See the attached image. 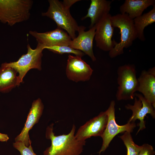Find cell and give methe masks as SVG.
<instances>
[{
    "instance_id": "obj_22",
    "label": "cell",
    "mask_w": 155,
    "mask_h": 155,
    "mask_svg": "<svg viewBox=\"0 0 155 155\" xmlns=\"http://www.w3.org/2000/svg\"><path fill=\"white\" fill-rule=\"evenodd\" d=\"M13 145V147L19 151L21 155H37L34 152L31 144L26 146L22 142H15Z\"/></svg>"
},
{
    "instance_id": "obj_24",
    "label": "cell",
    "mask_w": 155,
    "mask_h": 155,
    "mask_svg": "<svg viewBox=\"0 0 155 155\" xmlns=\"http://www.w3.org/2000/svg\"><path fill=\"white\" fill-rule=\"evenodd\" d=\"M80 0H64L62 2L63 5L67 8L69 9L71 7Z\"/></svg>"
},
{
    "instance_id": "obj_8",
    "label": "cell",
    "mask_w": 155,
    "mask_h": 155,
    "mask_svg": "<svg viewBox=\"0 0 155 155\" xmlns=\"http://www.w3.org/2000/svg\"><path fill=\"white\" fill-rule=\"evenodd\" d=\"M111 16L109 13L106 15L95 24L96 46L104 51H109L118 43L112 39L114 28L112 25Z\"/></svg>"
},
{
    "instance_id": "obj_10",
    "label": "cell",
    "mask_w": 155,
    "mask_h": 155,
    "mask_svg": "<svg viewBox=\"0 0 155 155\" xmlns=\"http://www.w3.org/2000/svg\"><path fill=\"white\" fill-rule=\"evenodd\" d=\"M134 98V103L133 105L129 104L125 105V108L131 110L132 114L128 122H135L139 119V128L137 134L141 130L146 128L145 122L144 120L146 115L149 114L153 118H155V108L152 104L146 100L143 96L140 94L135 93Z\"/></svg>"
},
{
    "instance_id": "obj_15",
    "label": "cell",
    "mask_w": 155,
    "mask_h": 155,
    "mask_svg": "<svg viewBox=\"0 0 155 155\" xmlns=\"http://www.w3.org/2000/svg\"><path fill=\"white\" fill-rule=\"evenodd\" d=\"M138 86L137 91L142 94L144 97L155 108V68L142 71L137 78Z\"/></svg>"
},
{
    "instance_id": "obj_7",
    "label": "cell",
    "mask_w": 155,
    "mask_h": 155,
    "mask_svg": "<svg viewBox=\"0 0 155 155\" xmlns=\"http://www.w3.org/2000/svg\"><path fill=\"white\" fill-rule=\"evenodd\" d=\"M115 102L112 100L108 109L106 111L108 117L107 124L101 137L102 139V147L98 152V155L105 151L114 137L119 133L128 131L132 132L136 127L135 122H127L123 125L117 124L115 121Z\"/></svg>"
},
{
    "instance_id": "obj_2",
    "label": "cell",
    "mask_w": 155,
    "mask_h": 155,
    "mask_svg": "<svg viewBox=\"0 0 155 155\" xmlns=\"http://www.w3.org/2000/svg\"><path fill=\"white\" fill-rule=\"evenodd\" d=\"M33 2L31 0H0V22L12 26L27 20Z\"/></svg>"
},
{
    "instance_id": "obj_16",
    "label": "cell",
    "mask_w": 155,
    "mask_h": 155,
    "mask_svg": "<svg viewBox=\"0 0 155 155\" xmlns=\"http://www.w3.org/2000/svg\"><path fill=\"white\" fill-rule=\"evenodd\" d=\"M87 14L82 18L91 19L90 28L97 24L104 16L109 13L112 1L106 0H91Z\"/></svg>"
},
{
    "instance_id": "obj_18",
    "label": "cell",
    "mask_w": 155,
    "mask_h": 155,
    "mask_svg": "<svg viewBox=\"0 0 155 155\" xmlns=\"http://www.w3.org/2000/svg\"><path fill=\"white\" fill-rule=\"evenodd\" d=\"M17 72L9 67H0V92L6 93L19 86Z\"/></svg>"
},
{
    "instance_id": "obj_3",
    "label": "cell",
    "mask_w": 155,
    "mask_h": 155,
    "mask_svg": "<svg viewBox=\"0 0 155 155\" xmlns=\"http://www.w3.org/2000/svg\"><path fill=\"white\" fill-rule=\"evenodd\" d=\"M111 18L112 26L119 28L121 34L120 41L109 52V57L114 58L123 54L124 49L131 46L137 37L133 19L127 14H117Z\"/></svg>"
},
{
    "instance_id": "obj_23",
    "label": "cell",
    "mask_w": 155,
    "mask_h": 155,
    "mask_svg": "<svg viewBox=\"0 0 155 155\" xmlns=\"http://www.w3.org/2000/svg\"><path fill=\"white\" fill-rule=\"evenodd\" d=\"M155 151L153 147L147 144L141 146V148L138 155H154Z\"/></svg>"
},
{
    "instance_id": "obj_25",
    "label": "cell",
    "mask_w": 155,
    "mask_h": 155,
    "mask_svg": "<svg viewBox=\"0 0 155 155\" xmlns=\"http://www.w3.org/2000/svg\"><path fill=\"white\" fill-rule=\"evenodd\" d=\"M9 140V137L6 134L0 133V141L2 142H7Z\"/></svg>"
},
{
    "instance_id": "obj_9",
    "label": "cell",
    "mask_w": 155,
    "mask_h": 155,
    "mask_svg": "<svg viewBox=\"0 0 155 155\" xmlns=\"http://www.w3.org/2000/svg\"><path fill=\"white\" fill-rule=\"evenodd\" d=\"M93 70L82 57L69 55L66 68V74L69 80L77 82L90 79Z\"/></svg>"
},
{
    "instance_id": "obj_14",
    "label": "cell",
    "mask_w": 155,
    "mask_h": 155,
    "mask_svg": "<svg viewBox=\"0 0 155 155\" xmlns=\"http://www.w3.org/2000/svg\"><path fill=\"white\" fill-rule=\"evenodd\" d=\"M86 27L79 26L77 31L78 35L72 40L69 46L75 49L79 50L88 55L93 61L96 60L93 50V41L95 34L96 26L95 25L87 31H85Z\"/></svg>"
},
{
    "instance_id": "obj_21",
    "label": "cell",
    "mask_w": 155,
    "mask_h": 155,
    "mask_svg": "<svg viewBox=\"0 0 155 155\" xmlns=\"http://www.w3.org/2000/svg\"><path fill=\"white\" fill-rule=\"evenodd\" d=\"M44 49H47L55 53L61 55L64 53H72L75 56L81 57L85 55L82 51L73 49L69 46H54L44 47Z\"/></svg>"
},
{
    "instance_id": "obj_20",
    "label": "cell",
    "mask_w": 155,
    "mask_h": 155,
    "mask_svg": "<svg viewBox=\"0 0 155 155\" xmlns=\"http://www.w3.org/2000/svg\"><path fill=\"white\" fill-rule=\"evenodd\" d=\"M119 137L123 141L127 150V155H138L141 148L134 142L131 132L126 131Z\"/></svg>"
},
{
    "instance_id": "obj_13",
    "label": "cell",
    "mask_w": 155,
    "mask_h": 155,
    "mask_svg": "<svg viewBox=\"0 0 155 155\" xmlns=\"http://www.w3.org/2000/svg\"><path fill=\"white\" fill-rule=\"evenodd\" d=\"M44 106L41 99L34 100L28 113L24 126L20 133L15 139V142H22L26 146L31 144L29 131L38 123L42 115Z\"/></svg>"
},
{
    "instance_id": "obj_17",
    "label": "cell",
    "mask_w": 155,
    "mask_h": 155,
    "mask_svg": "<svg viewBox=\"0 0 155 155\" xmlns=\"http://www.w3.org/2000/svg\"><path fill=\"white\" fill-rule=\"evenodd\" d=\"M155 5L154 0H125L120 6L122 14H127L132 19L142 15L144 11L150 6Z\"/></svg>"
},
{
    "instance_id": "obj_12",
    "label": "cell",
    "mask_w": 155,
    "mask_h": 155,
    "mask_svg": "<svg viewBox=\"0 0 155 155\" xmlns=\"http://www.w3.org/2000/svg\"><path fill=\"white\" fill-rule=\"evenodd\" d=\"M29 33L36 38L38 43L44 46V47L69 46L72 40L67 32L57 27L54 30L45 32L30 31Z\"/></svg>"
},
{
    "instance_id": "obj_4",
    "label": "cell",
    "mask_w": 155,
    "mask_h": 155,
    "mask_svg": "<svg viewBox=\"0 0 155 155\" xmlns=\"http://www.w3.org/2000/svg\"><path fill=\"white\" fill-rule=\"evenodd\" d=\"M49 7L47 11L42 13L43 16H46L53 20L57 28L64 29L72 40L76 37V32L79 27L77 23L62 2L58 0H49Z\"/></svg>"
},
{
    "instance_id": "obj_11",
    "label": "cell",
    "mask_w": 155,
    "mask_h": 155,
    "mask_svg": "<svg viewBox=\"0 0 155 155\" xmlns=\"http://www.w3.org/2000/svg\"><path fill=\"white\" fill-rule=\"evenodd\" d=\"M108 117L106 111L102 112L82 125L75 135L79 140L85 141L91 137L100 136L106 127Z\"/></svg>"
},
{
    "instance_id": "obj_6",
    "label": "cell",
    "mask_w": 155,
    "mask_h": 155,
    "mask_svg": "<svg viewBox=\"0 0 155 155\" xmlns=\"http://www.w3.org/2000/svg\"><path fill=\"white\" fill-rule=\"evenodd\" d=\"M44 46L38 43L36 48L33 49L28 44L26 54L22 55L16 61L5 62L2 63L1 66L10 67L16 70L19 73L18 77L20 85L30 70L36 69L41 70L42 52L44 49Z\"/></svg>"
},
{
    "instance_id": "obj_19",
    "label": "cell",
    "mask_w": 155,
    "mask_h": 155,
    "mask_svg": "<svg viewBox=\"0 0 155 155\" xmlns=\"http://www.w3.org/2000/svg\"><path fill=\"white\" fill-rule=\"evenodd\" d=\"M133 21L137 38L142 41H145V28L155 22V5L153 6V8L150 11L135 18Z\"/></svg>"
},
{
    "instance_id": "obj_5",
    "label": "cell",
    "mask_w": 155,
    "mask_h": 155,
    "mask_svg": "<svg viewBox=\"0 0 155 155\" xmlns=\"http://www.w3.org/2000/svg\"><path fill=\"white\" fill-rule=\"evenodd\" d=\"M136 73L134 64H125L118 68V86L116 94L118 100H130L134 98L138 86Z\"/></svg>"
},
{
    "instance_id": "obj_1",
    "label": "cell",
    "mask_w": 155,
    "mask_h": 155,
    "mask_svg": "<svg viewBox=\"0 0 155 155\" xmlns=\"http://www.w3.org/2000/svg\"><path fill=\"white\" fill-rule=\"evenodd\" d=\"M53 125L52 124L46 128V137L51 140V144L44 151L43 155H80L86 142L76 138L75 125H73L68 134L58 136L53 132Z\"/></svg>"
}]
</instances>
